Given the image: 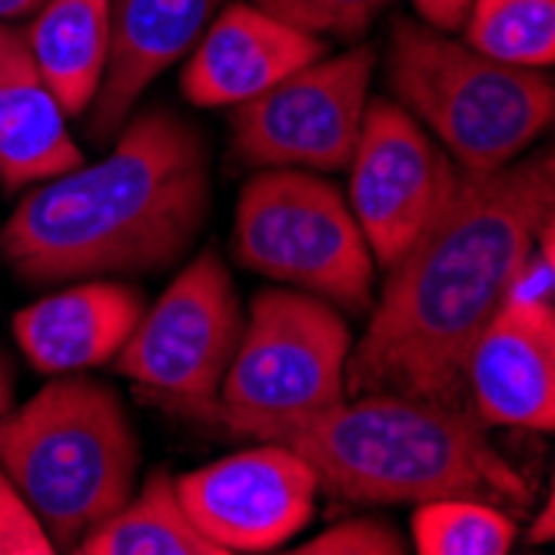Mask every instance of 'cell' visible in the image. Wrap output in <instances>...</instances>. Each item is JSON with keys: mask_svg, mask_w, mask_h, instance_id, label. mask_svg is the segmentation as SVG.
<instances>
[{"mask_svg": "<svg viewBox=\"0 0 555 555\" xmlns=\"http://www.w3.org/2000/svg\"><path fill=\"white\" fill-rule=\"evenodd\" d=\"M230 0H111V57L87 130L107 143L164 70L180 64Z\"/></svg>", "mask_w": 555, "mask_h": 555, "instance_id": "5bb4252c", "label": "cell"}, {"mask_svg": "<svg viewBox=\"0 0 555 555\" xmlns=\"http://www.w3.org/2000/svg\"><path fill=\"white\" fill-rule=\"evenodd\" d=\"M513 302H532V307H555V240H552V220L542 227L532 254L519 267L509 296Z\"/></svg>", "mask_w": 555, "mask_h": 555, "instance_id": "cb8c5ba5", "label": "cell"}, {"mask_svg": "<svg viewBox=\"0 0 555 555\" xmlns=\"http://www.w3.org/2000/svg\"><path fill=\"white\" fill-rule=\"evenodd\" d=\"M210 164L207 137L180 114H130L104 160L40 180L21 199L0 254L34 286L164 270L210 217Z\"/></svg>", "mask_w": 555, "mask_h": 555, "instance_id": "7a4b0ae2", "label": "cell"}, {"mask_svg": "<svg viewBox=\"0 0 555 555\" xmlns=\"http://www.w3.org/2000/svg\"><path fill=\"white\" fill-rule=\"evenodd\" d=\"M552 217L548 146L489 173L460 170L446 207L386 270L349 349L346 399L396 392L466 410L469 352Z\"/></svg>", "mask_w": 555, "mask_h": 555, "instance_id": "6da1fadb", "label": "cell"}, {"mask_svg": "<svg viewBox=\"0 0 555 555\" xmlns=\"http://www.w3.org/2000/svg\"><path fill=\"white\" fill-rule=\"evenodd\" d=\"M352 333L330 299L307 289H260L243 320L214 420L263 439L346 399Z\"/></svg>", "mask_w": 555, "mask_h": 555, "instance_id": "8992f818", "label": "cell"}, {"mask_svg": "<svg viewBox=\"0 0 555 555\" xmlns=\"http://www.w3.org/2000/svg\"><path fill=\"white\" fill-rule=\"evenodd\" d=\"M24 37L64 114H87L111 57V0H43Z\"/></svg>", "mask_w": 555, "mask_h": 555, "instance_id": "e0dca14e", "label": "cell"}, {"mask_svg": "<svg viewBox=\"0 0 555 555\" xmlns=\"http://www.w3.org/2000/svg\"><path fill=\"white\" fill-rule=\"evenodd\" d=\"M460 167L392 100H370L349 160V210L379 270H389L446 207Z\"/></svg>", "mask_w": 555, "mask_h": 555, "instance_id": "30bf717a", "label": "cell"}, {"mask_svg": "<svg viewBox=\"0 0 555 555\" xmlns=\"http://www.w3.org/2000/svg\"><path fill=\"white\" fill-rule=\"evenodd\" d=\"M466 392L482 426L552 433L555 307L502 302L469 352Z\"/></svg>", "mask_w": 555, "mask_h": 555, "instance_id": "7c38bea8", "label": "cell"}, {"mask_svg": "<svg viewBox=\"0 0 555 555\" xmlns=\"http://www.w3.org/2000/svg\"><path fill=\"white\" fill-rule=\"evenodd\" d=\"M326 40L263 14L257 4L230 0L190 50L180 87L196 107H236L326 57Z\"/></svg>", "mask_w": 555, "mask_h": 555, "instance_id": "4fadbf2b", "label": "cell"}, {"mask_svg": "<svg viewBox=\"0 0 555 555\" xmlns=\"http://www.w3.org/2000/svg\"><path fill=\"white\" fill-rule=\"evenodd\" d=\"M386 74L399 107L469 173L519 160L555 117L548 70L492 61L420 17L392 21Z\"/></svg>", "mask_w": 555, "mask_h": 555, "instance_id": "5b68a950", "label": "cell"}, {"mask_svg": "<svg viewBox=\"0 0 555 555\" xmlns=\"http://www.w3.org/2000/svg\"><path fill=\"white\" fill-rule=\"evenodd\" d=\"M513 513L479 499H429L413 516V545L423 555H509Z\"/></svg>", "mask_w": 555, "mask_h": 555, "instance_id": "ffe728a7", "label": "cell"}, {"mask_svg": "<svg viewBox=\"0 0 555 555\" xmlns=\"http://www.w3.org/2000/svg\"><path fill=\"white\" fill-rule=\"evenodd\" d=\"M57 545L47 535L30 502L0 469V555H54Z\"/></svg>", "mask_w": 555, "mask_h": 555, "instance_id": "603a6c76", "label": "cell"}, {"mask_svg": "<svg viewBox=\"0 0 555 555\" xmlns=\"http://www.w3.org/2000/svg\"><path fill=\"white\" fill-rule=\"evenodd\" d=\"M67 114L40 77L24 27L0 24V183L21 190L83 164Z\"/></svg>", "mask_w": 555, "mask_h": 555, "instance_id": "2e32d148", "label": "cell"}, {"mask_svg": "<svg viewBox=\"0 0 555 555\" xmlns=\"http://www.w3.org/2000/svg\"><path fill=\"white\" fill-rule=\"evenodd\" d=\"M460 30L502 64L548 70L555 61V0H473Z\"/></svg>", "mask_w": 555, "mask_h": 555, "instance_id": "d6986e66", "label": "cell"}, {"mask_svg": "<svg viewBox=\"0 0 555 555\" xmlns=\"http://www.w3.org/2000/svg\"><path fill=\"white\" fill-rule=\"evenodd\" d=\"M257 442H283L307 463L320 492L352 506H399L429 499H479L526 513L532 489L502 456L476 413L436 399L370 392L270 429Z\"/></svg>", "mask_w": 555, "mask_h": 555, "instance_id": "3957f363", "label": "cell"}, {"mask_svg": "<svg viewBox=\"0 0 555 555\" xmlns=\"http://www.w3.org/2000/svg\"><path fill=\"white\" fill-rule=\"evenodd\" d=\"M143 310L146 299L137 286L96 276L24 307L14 317V336L37 373H83L117 360Z\"/></svg>", "mask_w": 555, "mask_h": 555, "instance_id": "9a60e30c", "label": "cell"}, {"mask_svg": "<svg viewBox=\"0 0 555 555\" xmlns=\"http://www.w3.org/2000/svg\"><path fill=\"white\" fill-rule=\"evenodd\" d=\"M80 555H220V548L193 526L177 495V479L167 469L150 473L137 495L117 513L93 526Z\"/></svg>", "mask_w": 555, "mask_h": 555, "instance_id": "ac0fdd59", "label": "cell"}, {"mask_svg": "<svg viewBox=\"0 0 555 555\" xmlns=\"http://www.w3.org/2000/svg\"><path fill=\"white\" fill-rule=\"evenodd\" d=\"M249 4L320 40H360L396 0H249Z\"/></svg>", "mask_w": 555, "mask_h": 555, "instance_id": "44dd1931", "label": "cell"}, {"mask_svg": "<svg viewBox=\"0 0 555 555\" xmlns=\"http://www.w3.org/2000/svg\"><path fill=\"white\" fill-rule=\"evenodd\" d=\"M552 535H555V499L552 495H545V502H542V513H539V519H532V526H529V542L532 545H545V542H552Z\"/></svg>", "mask_w": 555, "mask_h": 555, "instance_id": "484cf974", "label": "cell"}, {"mask_svg": "<svg viewBox=\"0 0 555 555\" xmlns=\"http://www.w3.org/2000/svg\"><path fill=\"white\" fill-rule=\"evenodd\" d=\"M0 469L54 545L77 548L133 495L140 439L117 389L67 373L0 416Z\"/></svg>", "mask_w": 555, "mask_h": 555, "instance_id": "277c9868", "label": "cell"}, {"mask_svg": "<svg viewBox=\"0 0 555 555\" xmlns=\"http://www.w3.org/2000/svg\"><path fill=\"white\" fill-rule=\"evenodd\" d=\"M14 406V373H11V363L8 357L0 352V416Z\"/></svg>", "mask_w": 555, "mask_h": 555, "instance_id": "83f0119b", "label": "cell"}, {"mask_svg": "<svg viewBox=\"0 0 555 555\" xmlns=\"http://www.w3.org/2000/svg\"><path fill=\"white\" fill-rule=\"evenodd\" d=\"M469 4L473 0H413L420 21L436 30H446V34H456L463 27Z\"/></svg>", "mask_w": 555, "mask_h": 555, "instance_id": "d4e9b609", "label": "cell"}, {"mask_svg": "<svg viewBox=\"0 0 555 555\" xmlns=\"http://www.w3.org/2000/svg\"><path fill=\"white\" fill-rule=\"evenodd\" d=\"M193 526L220 555L286 545L317 513L320 482L283 442H260L177 479Z\"/></svg>", "mask_w": 555, "mask_h": 555, "instance_id": "8fae6325", "label": "cell"}, {"mask_svg": "<svg viewBox=\"0 0 555 555\" xmlns=\"http://www.w3.org/2000/svg\"><path fill=\"white\" fill-rule=\"evenodd\" d=\"M233 257L267 280L330 299L363 317L373 307L376 260L346 196L320 173L267 167L236 199Z\"/></svg>", "mask_w": 555, "mask_h": 555, "instance_id": "52a82bcc", "label": "cell"}, {"mask_svg": "<svg viewBox=\"0 0 555 555\" xmlns=\"http://www.w3.org/2000/svg\"><path fill=\"white\" fill-rule=\"evenodd\" d=\"M296 555H402L410 552L402 532L383 516L343 519L310 542H299Z\"/></svg>", "mask_w": 555, "mask_h": 555, "instance_id": "7402d4cb", "label": "cell"}, {"mask_svg": "<svg viewBox=\"0 0 555 555\" xmlns=\"http://www.w3.org/2000/svg\"><path fill=\"white\" fill-rule=\"evenodd\" d=\"M243 336V307L227 263L207 249L143 310L114 370L190 416L217 413L223 376Z\"/></svg>", "mask_w": 555, "mask_h": 555, "instance_id": "ba28073f", "label": "cell"}, {"mask_svg": "<svg viewBox=\"0 0 555 555\" xmlns=\"http://www.w3.org/2000/svg\"><path fill=\"white\" fill-rule=\"evenodd\" d=\"M43 0H0V24H17L21 17H34Z\"/></svg>", "mask_w": 555, "mask_h": 555, "instance_id": "4316f807", "label": "cell"}, {"mask_svg": "<svg viewBox=\"0 0 555 555\" xmlns=\"http://www.w3.org/2000/svg\"><path fill=\"white\" fill-rule=\"evenodd\" d=\"M376 50L360 43L230 107V146L246 167L346 170L370 107Z\"/></svg>", "mask_w": 555, "mask_h": 555, "instance_id": "9c48e42d", "label": "cell"}]
</instances>
